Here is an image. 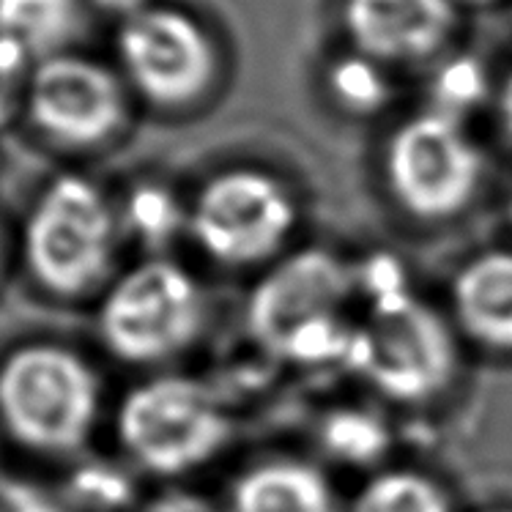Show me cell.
<instances>
[{
  "instance_id": "obj_17",
  "label": "cell",
  "mask_w": 512,
  "mask_h": 512,
  "mask_svg": "<svg viewBox=\"0 0 512 512\" xmlns=\"http://www.w3.org/2000/svg\"><path fill=\"white\" fill-rule=\"evenodd\" d=\"M321 444L332 458L365 466L384 455L389 444V428L373 411L345 406L326 414L321 425Z\"/></svg>"
},
{
  "instance_id": "obj_15",
  "label": "cell",
  "mask_w": 512,
  "mask_h": 512,
  "mask_svg": "<svg viewBox=\"0 0 512 512\" xmlns=\"http://www.w3.org/2000/svg\"><path fill=\"white\" fill-rule=\"evenodd\" d=\"M348 512H452L439 482L414 469H389L365 482Z\"/></svg>"
},
{
  "instance_id": "obj_5",
  "label": "cell",
  "mask_w": 512,
  "mask_h": 512,
  "mask_svg": "<svg viewBox=\"0 0 512 512\" xmlns=\"http://www.w3.org/2000/svg\"><path fill=\"white\" fill-rule=\"evenodd\" d=\"M203 324V288L184 266L165 258L121 274L99 310L107 351L132 365H157L187 351Z\"/></svg>"
},
{
  "instance_id": "obj_26",
  "label": "cell",
  "mask_w": 512,
  "mask_h": 512,
  "mask_svg": "<svg viewBox=\"0 0 512 512\" xmlns=\"http://www.w3.org/2000/svg\"><path fill=\"white\" fill-rule=\"evenodd\" d=\"M510 220H512V195H510Z\"/></svg>"
},
{
  "instance_id": "obj_4",
  "label": "cell",
  "mask_w": 512,
  "mask_h": 512,
  "mask_svg": "<svg viewBox=\"0 0 512 512\" xmlns=\"http://www.w3.org/2000/svg\"><path fill=\"white\" fill-rule=\"evenodd\" d=\"M230 436L228 408L198 378H148L118 406V439L124 450L143 469L165 477L214 460Z\"/></svg>"
},
{
  "instance_id": "obj_27",
  "label": "cell",
  "mask_w": 512,
  "mask_h": 512,
  "mask_svg": "<svg viewBox=\"0 0 512 512\" xmlns=\"http://www.w3.org/2000/svg\"><path fill=\"white\" fill-rule=\"evenodd\" d=\"M491 512H512V510H491Z\"/></svg>"
},
{
  "instance_id": "obj_24",
  "label": "cell",
  "mask_w": 512,
  "mask_h": 512,
  "mask_svg": "<svg viewBox=\"0 0 512 512\" xmlns=\"http://www.w3.org/2000/svg\"><path fill=\"white\" fill-rule=\"evenodd\" d=\"M499 115H502L504 132L512 137V69L499 88Z\"/></svg>"
},
{
  "instance_id": "obj_18",
  "label": "cell",
  "mask_w": 512,
  "mask_h": 512,
  "mask_svg": "<svg viewBox=\"0 0 512 512\" xmlns=\"http://www.w3.org/2000/svg\"><path fill=\"white\" fill-rule=\"evenodd\" d=\"M124 228L148 247L168 244L178 230L189 225V211L162 184H140L129 192L121 214Z\"/></svg>"
},
{
  "instance_id": "obj_10",
  "label": "cell",
  "mask_w": 512,
  "mask_h": 512,
  "mask_svg": "<svg viewBox=\"0 0 512 512\" xmlns=\"http://www.w3.org/2000/svg\"><path fill=\"white\" fill-rule=\"evenodd\" d=\"M33 124L61 146H96L124 121L121 80L94 58L58 53L36 63L28 85Z\"/></svg>"
},
{
  "instance_id": "obj_21",
  "label": "cell",
  "mask_w": 512,
  "mask_h": 512,
  "mask_svg": "<svg viewBox=\"0 0 512 512\" xmlns=\"http://www.w3.org/2000/svg\"><path fill=\"white\" fill-rule=\"evenodd\" d=\"M143 512H217V507L200 493L165 491L143 507Z\"/></svg>"
},
{
  "instance_id": "obj_1",
  "label": "cell",
  "mask_w": 512,
  "mask_h": 512,
  "mask_svg": "<svg viewBox=\"0 0 512 512\" xmlns=\"http://www.w3.org/2000/svg\"><path fill=\"white\" fill-rule=\"evenodd\" d=\"M354 283V272L335 252H293L255 285L247 304L250 335L296 365H345L356 326L345 318Z\"/></svg>"
},
{
  "instance_id": "obj_16",
  "label": "cell",
  "mask_w": 512,
  "mask_h": 512,
  "mask_svg": "<svg viewBox=\"0 0 512 512\" xmlns=\"http://www.w3.org/2000/svg\"><path fill=\"white\" fill-rule=\"evenodd\" d=\"M326 88L345 113L373 115L387 105L392 85L384 72V63L362 53L340 55L326 69Z\"/></svg>"
},
{
  "instance_id": "obj_6",
  "label": "cell",
  "mask_w": 512,
  "mask_h": 512,
  "mask_svg": "<svg viewBox=\"0 0 512 512\" xmlns=\"http://www.w3.org/2000/svg\"><path fill=\"white\" fill-rule=\"evenodd\" d=\"M118 220L102 189L83 176L55 178L25 225V261L58 296L94 288L110 269Z\"/></svg>"
},
{
  "instance_id": "obj_8",
  "label": "cell",
  "mask_w": 512,
  "mask_h": 512,
  "mask_svg": "<svg viewBox=\"0 0 512 512\" xmlns=\"http://www.w3.org/2000/svg\"><path fill=\"white\" fill-rule=\"evenodd\" d=\"M296 220V200L280 178L258 168H230L200 187L187 228L214 261L252 266L283 250Z\"/></svg>"
},
{
  "instance_id": "obj_12",
  "label": "cell",
  "mask_w": 512,
  "mask_h": 512,
  "mask_svg": "<svg viewBox=\"0 0 512 512\" xmlns=\"http://www.w3.org/2000/svg\"><path fill=\"white\" fill-rule=\"evenodd\" d=\"M452 307L460 329L493 351H512V252L471 258L455 277Z\"/></svg>"
},
{
  "instance_id": "obj_13",
  "label": "cell",
  "mask_w": 512,
  "mask_h": 512,
  "mask_svg": "<svg viewBox=\"0 0 512 512\" xmlns=\"http://www.w3.org/2000/svg\"><path fill=\"white\" fill-rule=\"evenodd\" d=\"M233 512H340L326 474L296 458L263 460L241 474L230 491Z\"/></svg>"
},
{
  "instance_id": "obj_3",
  "label": "cell",
  "mask_w": 512,
  "mask_h": 512,
  "mask_svg": "<svg viewBox=\"0 0 512 512\" xmlns=\"http://www.w3.org/2000/svg\"><path fill=\"white\" fill-rule=\"evenodd\" d=\"M458 365L455 335L433 307L411 293L370 302L354 326L345 367L400 403H422L450 387Z\"/></svg>"
},
{
  "instance_id": "obj_11",
  "label": "cell",
  "mask_w": 512,
  "mask_h": 512,
  "mask_svg": "<svg viewBox=\"0 0 512 512\" xmlns=\"http://www.w3.org/2000/svg\"><path fill=\"white\" fill-rule=\"evenodd\" d=\"M455 25V0H343V28L354 50L384 66L439 55Z\"/></svg>"
},
{
  "instance_id": "obj_25",
  "label": "cell",
  "mask_w": 512,
  "mask_h": 512,
  "mask_svg": "<svg viewBox=\"0 0 512 512\" xmlns=\"http://www.w3.org/2000/svg\"><path fill=\"white\" fill-rule=\"evenodd\" d=\"M466 3H477V6H482V3H493V0H466Z\"/></svg>"
},
{
  "instance_id": "obj_2",
  "label": "cell",
  "mask_w": 512,
  "mask_h": 512,
  "mask_svg": "<svg viewBox=\"0 0 512 512\" xmlns=\"http://www.w3.org/2000/svg\"><path fill=\"white\" fill-rule=\"evenodd\" d=\"M102 384L72 348L22 345L0 365V422L36 452H72L99 417Z\"/></svg>"
},
{
  "instance_id": "obj_22",
  "label": "cell",
  "mask_w": 512,
  "mask_h": 512,
  "mask_svg": "<svg viewBox=\"0 0 512 512\" xmlns=\"http://www.w3.org/2000/svg\"><path fill=\"white\" fill-rule=\"evenodd\" d=\"M3 512H61L53 502L33 491H9L3 496Z\"/></svg>"
},
{
  "instance_id": "obj_9",
  "label": "cell",
  "mask_w": 512,
  "mask_h": 512,
  "mask_svg": "<svg viewBox=\"0 0 512 512\" xmlns=\"http://www.w3.org/2000/svg\"><path fill=\"white\" fill-rule=\"evenodd\" d=\"M118 61L137 94L162 107L195 102L217 74L209 31L176 6H148L121 22Z\"/></svg>"
},
{
  "instance_id": "obj_7",
  "label": "cell",
  "mask_w": 512,
  "mask_h": 512,
  "mask_svg": "<svg viewBox=\"0 0 512 512\" xmlns=\"http://www.w3.org/2000/svg\"><path fill=\"white\" fill-rule=\"evenodd\" d=\"M384 176L392 198L411 217L450 220L477 195L482 154L463 121L425 110L389 135Z\"/></svg>"
},
{
  "instance_id": "obj_20",
  "label": "cell",
  "mask_w": 512,
  "mask_h": 512,
  "mask_svg": "<svg viewBox=\"0 0 512 512\" xmlns=\"http://www.w3.org/2000/svg\"><path fill=\"white\" fill-rule=\"evenodd\" d=\"M77 496H80L83 502L99 504V507L118 504L126 496V480L124 477H118V471H107V469L83 471L80 485H77Z\"/></svg>"
},
{
  "instance_id": "obj_14",
  "label": "cell",
  "mask_w": 512,
  "mask_h": 512,
  "mask_svg": "<svg viewBox=\"0 0 512 512\" xmlns=\"http://www.w3.org/2000/svg\"><path fill=\"white\" fill-rule=\"evenodd\" d=\"M83 25V0H0V39L31 61L66 53Z\"/></svg>"
},
{
  "instance_id": "obj_19",
  "label": "cell",
  "mask_w": 512,
  "mask_h": 512,
  "mask_svg": "<svg viewBox=\"0 0 512 512\" xmlns=\"http://www.w3.org/2000/svg\"><path fill=\"white\" fill-rule=\"evenodd\" d=\"M488 94H491V74L485 63L469 53L450 55L430 80V99H433L430 110L463 121V115L480 107Z\"/></svg>"
},
{
  "instance_id": "obj_23",
  "label": "cell",
  "mask_w": 512,
  "mask_h": 512,
  "mask_svg": "<svg viewBox=\"0 0 512 512\" xmlns=\"http://www.w3.org/2000/svg\"><path fill=\"white\" fill-rule=\"evenodd\" d=\"M94 9L105 11L110 17H121V22L129 20V17H135L143 9H148L151 3L148 0H88Z\"/></svg>"
}]
</instances>
